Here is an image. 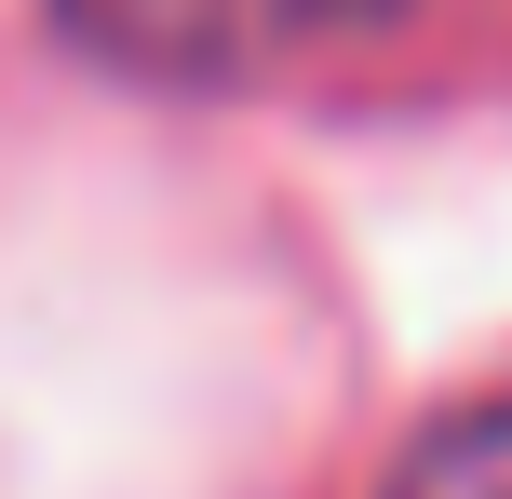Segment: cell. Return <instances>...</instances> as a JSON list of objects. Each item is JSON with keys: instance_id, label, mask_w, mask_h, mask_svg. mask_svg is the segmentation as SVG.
I'll list each match as a JSON object with an SVG mask.
<instances>
[{"instance_id": "1", "label": "cell", "mask_w": 512, "mask_h": 499, "mask_svg": "<svg viewBox=\"0 0 512 499\" xmlns=\"http://www.w3.org/2000/svg\"><path fill=\"white\" fill-rule=\"evenodd\" d=\"M41 14L68 27L95 68H122V81L216 95V81H283V68H310V54L378 41L405 0H41Z\"/></svg>"}, {"instance_id": "2", "label": "cell", "mask_w": 512, "mask_h": 499, "mask_svg": "<svg viewBox=\"0 0 512 499\" xmlns=\"http://www.w3.org/2000/svg\"><path fill=\"white\" fill-rule=\"evenodd\" d=\"M378 499H512V392H472L432 432H405Z\"/></svg>"}]
</instances>
